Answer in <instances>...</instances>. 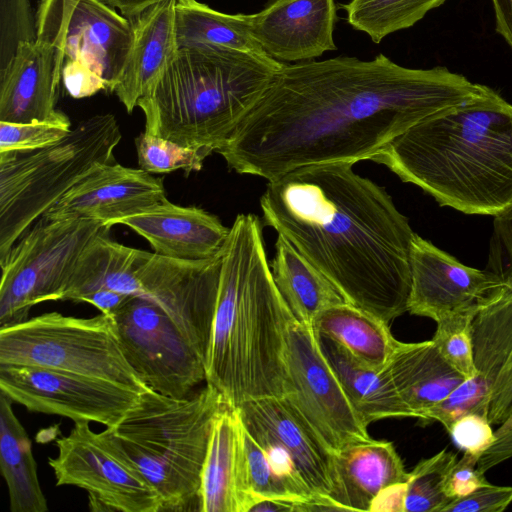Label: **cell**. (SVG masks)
<instances>
[{"label": "cell", "instance_id": "cell-1", "mask_svg": "<svg viewBox=\"0 0 512 512\" xmlns=\"http://www.w3.org/2000/svg\"><path fill=\"white\" fill-rule=\"evenodd\" d=\"M485 88L445 67L407 68L382 53L284 63L217 153L237 173L268 181L303 166L355 164Z\"/></svg>", "mask_w": 512, "mask_h": 512}, {"label": "cell", "instance_id": "cell-2", "mask_svg": "<svg viewBox=\"0 0 512 512\" xmlns=\"http://www.w3.org/2000/svg\"><path fill=\"white\" fill-rule=\"evenodd\" d=\"M353 165L303 166L268 181L260 198L263 221L347 303L390 325L408 312L415 232L385 188Z\"/></svg>", "mask_w": 512, "mask_h": 512}, {"label": "cell", "instance_id": "cell-3", "mask_svg": "<svg viewBox=\"0 0 512 512\" xmlns=\"http://www.w3.org/2000/svg\"><path fill=\"white\" fill-rule=\"evenodd\" d=\"M372 161L440 206L498 217L512 210V104L485 90L389 142Z\"/></svg>", "mask_w": 512, "mask_h": 512}, {"label": "cell", "instance_id": "cell-4", "mask_svg": "<svg viewBox=\"0 0 512 512\" xmlns=\"http://www.w3.org/2000/svg\"><path fill=\"white\" fill-rule=\"evenodd\" d=\"M263 226L255 214L236 216L222 254L206 384L231 407L287 391L286 346L294 317L271 273Z\"/></svg>", "mask_w": 512, "mask_h": 512}, {"label": "cell", "instance_id": "cell-5", "mask_svg": "<svg viewBox=\"0 0 512 512\" xmlns=\"http://www.w3.org/2000/svg\"><path fill=\"white\" fill-rule=\"evenodd\" d=\"M265 51L178 47L137 106L148 133L217 152L283 67Z\"/></svg>", "mask_w": 512, "mask_h": 512}, {"label": "cell", "instance_id": "cell-6", "mask_svg": "<svg viewBox=\"0 0 512 512\" xmlns=\"http://www.w3.org/2000/svg\"><path fill=\"white\" fill-rule=\"evenodd\" d=\"M221 263L222 255L191 261L131 248L112 240L109 230L82 253L63 300L79 302L98 289L144 298L162 308L206 360Z\"/></svg>", "mask_w": 512, "mask_h": 512}, {"label": "cell", "instance_id": "cell-7", "mask_svg": "<svg viewBox=\"0 0 512 512\" xmlns=\"http://www.w3.org/2000/svg\"><path fill=\"white\" fill-rule=\"evenodd\" d=\"M211 385L185 398L153 389L116 426L112 436L161 497L163 510H184L198 498L214 420L226 405Z\"/></svg>", "mask_w": 512, "mask_h": 512}, {"label": "cell", "instance_id": "cell-8", "mask_svg": "<svg viewBox=\"0 0 512 512\" xmlns=\"http://www.w3.org/2000/svg\"><path fill=\"white\" fill-rule=\"evenodd\" d=\"M121 138L115 116L97 114L53 144L0 153V260L95 166L116 162Z\"/></svg>", "mask_w": 512, "mask_h": 512}, {"label": "cell", "instance_id": "cell-9", "mask_svg": "<svg viewBox=\"0 0 512 512\" xmlns=\"http://www.w3.org/2000/svg\"><path fill=\"white\" fill-rule=\"evenodd\" d=\"M38 366L109 381L144 392L150 387L127 361L113 316L48 312L0 327V366Z\"/></svg>", "mask_w": 512, "mask_h": 512}, {"label": "cell", "instance_id": "cell-10", "mask_svg": "<svg viewBox=\"0 0 512 512\" xmlns=\"http://www.w3.org/2000/svg\"><path fill=\"white\" fill-rule=\"evenodd\" d=\"M103 223L40 217L0 260V327L28 319L42 302L63 300L79 258Z\"/></svg>", "mask_w": 512, "mask_h": 512}, {"label": "cell", "instance_id": "cell-11", "mask_svg": "<svg viewBox=\"0 0 512 512\" xmlns=\"http://www.w3.org/2000/svg\"><path fill=\"white\" fill-rule=\"evenodd\" d=\"M58 454L49 458L56 485H72L89 495L94 511L159 512L160 495L129 459L109 428L94 432L89 421H76L56 439Z\"/></svg>", "mask_w": 512, "mask_h": 512}, {"label": "cell", "instance_id": "cell-12", "mask_svg": "<svg viewBox=\"0 0 512 512\" xmlns=\"http://www.w3.org/2000/svg\"><path fill=\"white\" fill-rule=\"evenodd\" d=\"M247 431L263 447L293 496L317 499L331 510L335 486L333 453L286 396L253 399L237 407Z\"/></svg>", "mask_w": 512, "mask_h": 512}, {"label": "cell", "instance_id": "cell-13", "mask_svg": "<svg viewBox=\"0 0 512 512\" xmlns=\"http://www.w3.org/2000/svg\"><path fill=\"white\" fill-rule=\"evenodd\" d=\"M113 318L127 361L148 387L185 398L206 381L205 359L162 308L131 296Z\"/></svg>", "mask_w": 512, "mask_h": 512}, {"label": "cell", "instance_id": "cell-14", "mask_svg": "<svg viewBox=\"0 0 512 512\" xmlns=\"http://www.w3.org/2000/svg\"><path fill=\"white\" fill-rule=\"evenodd\" d=\"M36 38L56 48V67L82 64L113 92L130 54L134 29L127 17L103 0H79L64 10L58 0H41L35 16Z\"/></svg>", "mask_w": 512, "mask_h": 512}, {"label": "cell", "instance_id": "cell-15", "mask_svg": "<svg viewBox=\"0 0 512 512\" xmlns=\"http://www.w3.org/2000/svg\"><path fill=\"white\" fill-rule=\"evenodd\" d=\"M286 397L335 453L371 439L320 348L312 326L292 318L287 332Z\"/></svg>", "mask_w": 512, "mask_h": 512}, {"label": "cell", "instance_id": "cell-16", "mask_svg": "<svg viewBox=\"0 0 512 512\" xmlns=\"http://www.w3.org/2000/svg\"><path fill=\"white\" fill-rule=\"evenodd\" d=\"M0 391L37 413L116 427L141 393L109 381L38 366H0Z\"/></svg>", "mask_w": 512, "mask_h": 512}, {"label": "cell", "instance_id": "cell-17", "mask_svg": "<svg viewBox=\"0 0 512 512\" xmlns=\"http://www.w3.org/2000/svg\"><path fill=\"white\" fill-rule=\"evenodd\" d=\"M509 286L491 269L466 266L418 234L411 245L408 312L433 319L475 316Z\"/></svg>", "mask_w": 512, "mask_h": 512}, {"label": "cell", "instance_id": "cell-18", "mask_svg": "<svg viewBox=\"0 0 512 512\" xmlns=\"http://www.w3.org/2000/svg\"><path fill=\"white\" fill-rule=\"evenodd\" d=\"M476 376L462 384L465 394L488 405L495 436L512 428V287L481 309L472 320Z\"/></svg>", "mask_w": 512, "mask_h": 512}, {"label": "cell", "instance_id": "cell-19", "mask_svg": "<svg viewBox=\"0 0 512 512\" xmlns=\"http://www.w3.org/2000/svg\"><path fill=\"white\" fill-rule=\"evenodd\" d=\"M166 198L162 179L116 162L95 166L43 216L87 219L107 227Z\"/></svg>", "mask_w": 512, "mask_h": 512}, {"label": "cell", "instance_id": "cell-20", "mask_svg": "<svg viewBox=\"0 0 512 512\" xmlns=\"http://www.w3.org/2000/svg\"><path fill=\"white\" fill-rule=\"evenodd\" d=\"M337 21L334 0H268L250 14V30L258 45L280 62H305L335 51Z\"/></svg>", "mask_w": 512, "mask_h": 512}, {"label": "cell", "instance_id": "cell-21", "mask_svg": "<svg viewBox=\"0 0 512 512\" xmlns=\"http://www.w3.org/2000/svg\"><path fill=\"white\" fill-rule=\"evenodd\" d=\"M145 238L154 252L170 258L201 261L222 255L230 234L214 214L197 206L163 201L117 221Z\"/></svg>", "mask_w": 512, "mask_h": 512}, {"label": "cell", "instance_id": "cell-22", "mask_svg": "<svg viewBox=\"0 0 512 512\" xmlns=\"http://www.w3.org/2000/svg\"><path fill=\"white\" fill-rule=\"evenodd\" d=\"M60 81L55 46L38 38L21 42L8 66L0 72V121L69 119L56 109Z\"/></svg>", "mask_w": 512, "mask_h": 512}, {"label": "cell", "instance_id": "cell-23", "mask_svg": "<svg viewBox=\"0 0 512 512\" xmlns=\"http://www.w3.org/2000/svg\"><path fill=\"white\" fill-rule=\"evenodd\" d=\"M197 501L202 512H249L251 507L243 423L238 409L228 404L214 420Z\"/></svg>", "mask_w": 512, "mask_h": 512}, {"label": "cell", "instance_id": "cell-24", "mask_svg": "<svg viewBox=\"0 0 512 512\" xmlns=\"http://www.w3.org/2000/svg\"><path fill=\"white\" fill-rule=\"evenodd\" d=\"M335 486L331 502L344 511H371L388 488L405 483L409 473L392 442L369 439L333 453Z\"/></svg>", "mask_w": 512, "mask_h": 512}, {"label": "cell", "instance_id": "cell-25", "mask_svg": "<svg viewBox=\"0 0 512 512\" xmlns=\"http://www.w3.org/2000/svg\"><path fill=\"white\" fill-rule=\"evenodd\" d=\"M175 2L161 1L135 17L132 48L113 91L128 113L137 106L138 100L158 79L178 49L174 29Z\"/></svg>", "mask_w": 512, "mask_h": 512}, {"label": "cell", "instance_id": "cell-26", "mask_svg": "<svg viewBox=\"0 0 512 512\" xmlns=\"http://www.w3.org/2000/svg\"><path fill=\"white\" fill-rule=\"evenodd\" d=\"M385 368L412 418L421 420L466 380L444 360L432 340L398 341Z\"/></svg>", "mask_w": 512, "mask_h": 512}, {"label": "cell", "instance_id": "cell-27", "mask_svg": "<svg viewBox=\"0 0 512 512\" xmlns=\"http://www.w3.org/2000/svg\"><path fill=\"white\" fill-rule=\"evenodd\" d=\"M316 335L322 353L367 427L383 419L412 418L385 367L378 369L367 366L334 340Z\"/></svg>", "mask_w": 512, "mask_h": 512}, {"label": "cell", "instance_id": "cell-28", "mask_svg": "<svg viewBox=\"0 0 512 512\" xmlns=\"http://www.w3.org/2000/svg\"><path fill=\"white\" fill-rule=\"evenodd\" d=\"M270 268L293 315L306 325L312 326L327 308L346 302L331 281L281 235Z\"/></svg>", "mask_w": 512, "mask_h": 512}, {"label": "cell", "instance_id": "cell-29", "mask_svg": "<svg viewBox=\"0 0 512 512\" xmlns=\"http://www.w3.org/2000/svg\"><path fill=\"white\" fill-rule=\"evenodd\" d=\"M13 401L0 393V468L6 482L12 512H46L32 443L16 417Z\"/></svg>", "mask_w": 512, "mask_h": 512}, {"label": "cell", "instance_id": "cell-30", "mask_svg": "<svg viewBox=\"0 0 512 512\" xmlns=\"http://www.w3.org/2000/svg\"><path fill=\"white\" fill-rule=\"evenodd\" d=\"M312 328L337 342L356 360L378 369L386 366L398 342L389 324L347 302L324 310Z\"/></svg>", "mask_w": 512, "mask_h": 512}, {"label": "cell", "instance_id": "cell-31", "mask_svg": "<svg viewBox=\"0 0 512 512\" xmlns=\"http://www.w3.org/2000/svg\"><path fill=\"white\" fill-rule=\"evenodd\" d=\"M174 29L178 47L214 44L246 51H264L250 30V14H227L197 0H176Z\"/></svg>", "mask_w": 512, "mask_h": 512}, {"label": "cell", "instance_id": "cell-32", "mask_svg": "<svg viewBox=\"0 0 512 512\" xmlns=\"http://www.w3.org/2000/svg\"><path fill=\"white\" fill-rule=\"evenodd\" d=\"M446 0H350L341 7L348 24L378 44L386 36L407 29Z\"/></svg>", "mask_w": 512, "mask_h": 512}, {"label": "cell", "instance_id": "cell-33", "mask_svg": "<svg viewBox=\"0 0 512 512\" xmlns=\"http://www.w3.org/2000/svg\"><path fill=\"white\" fill-rule=\"evenodd\" d=\"M457 460L455 453L443 449L420 461L405 484L404 512H441L450 502L445 483Z\"/></svg>", "mask_w": 512, "mask_h": 512}, {"label": "cell", "instance_id": "cell-34", "mask_svg": "<svg viewBox=\"0 0 512 512\" xmlns=\"http://www.w3.org/2000/svg\"><path fill=\"white\" fill-rule=\"evenodd\" d=\"M139 168L150 174L183 170L187 175L198 172L208 150L184 146L172 140L143 131L135 139Z\"/></svg>", "mask_w": 512, "mask_h": 512}, {"label": "cell", "instance_id": "cell-35", "mask_svg": "<svg viewBox=\"0 0 512 512\" xmlns=\"http://www.w3.org/2000/svg\"><path fill=\"white\" fill-rule=\"evenodd\" d=\"M473 316L460 315L437 322L431 339L444 360L466 379L476 376L472 341Z\"/></svg>", "mask_w": 512, "mask_h": 512}, {"label": "cell", "instance_id": "cell-36", "mask_svg": "<svg viewBox=\"0 0 512 512\" xmlns=\"http://www.w3.org/2000/svg\"><path fill=\"white\" fill-rule=\"evenodd\" d=\"M243 437L247 478L252 495L251 507L257 499L272 498L298 503L299 511H301L302 503L293 496L286 484L278 477L265 450L247 431L244 424Z\"/></svg>", "mask_w": 512, "mask_h": 512}, {"label": "cell", "instance_id": "cell-37", "mask_svg": "<svg viewBox=\"0 0 512 512\" xmlns=\"http://www.w3.org/2000/svg\"><path fill=\"white\" fill-rule=\"evenodd\" d=\"M70 130L69 119L29 123L0 121V153L35 150L59 141Z\"/></svg>", "mask_w": 512, "mask_h": 512}, {"label": "cell", "instance_id": "cell-38", "mask_svg": "<svg viewBox=\"0 0 512 512\" xmlns=\"http://www.w3.org/2000/svg\"><path fill=\"white\" fill-rule=\"evenodd\" d=\"M35 39V19L29 0H0V72L8 66L21 42Z\"/></svg>", "mask_w": 512, "mask_h": 512}, {"label": "cell", "instance_id": "cell-39", "mask_svg": "<svg viewBox=\"0 0 512 512\" xmlns=\"http://www.w3.org/2000/svg\"><path fill=\"white\" fill-rule=\"evenodd\" d=\"M447 431L464 452L477 458H480L496 439L487 417L478 413H467L457 418Z\"/></svg>", "mask_w": 512, "mask_h": 512}, {"label": "cell", "instance_id": "cell-40", "mask_svg": "<svg viewBox=\"0 0 512 512\" xmlns=\"http://www.w3.org/2000/svg\"><path fill=\"white\" fill-rule=\"evenodd\" d=\"M512 503V486L488 483L469 495L454 499L441 512H502Z\"/></svg>", "mask_w": 512, "mask_h": 512}, {"label": "cell", "instance_id": "cell-41", "mask_svg": "<svg viewBox=\"0 0 512 512\" xmlns=\"http://www.w3.org/2000/svg\"><path fill=\"white\" fill-rule=\"evenodd\" d=\"M490 267L512 287V210L494 218Z\"/></svg>", "mask_w": 512, "mask_h": 512}, {"label": "cell", "instance_id": "cell-42", "mask_svg": "<svg viewBox=\"0 0 512 512\" xmlns=\"http://www.w3.org/2000/svg\"><path fill=\"white\" fill-rule=\"evenodd\" d=\"M479 458L464 452L448 473L445 492L450 501L465 497L489 482L476 466Z\"/></svg>", "mask_w": 512, "mask_h": 512}, {"label": "cell", "instance_id": "cell-43", "mask_svg": "<svg viewBox=\"0 0 512 512\" xmlns=\"http://www.w3.org/2000/svg\"><path fill=\"white\" fill-rule=\"evenodd\" d=\"M61 80L68 94L75 99L90 97L101 90H107V85L100 76L73 61H64Z\"/></svg>", "mask_w": 512, "mask_h": 512}, {"label": "cell", "instance_id": "cell-44", "mask_svg": "<svg viewBox=\"0 0 512 512\" xmlns=\"http://www.w3.org/2000/svg\"><path fill=\"white\" fill-rule=\"evenodd\" d=\"M512 457V428L496 437L493 444L481 455L477 470L484 474L489 469Z\"/></svg>", "mask_w": 512, "mask_h": 512}, {"label": "cell", "instance_id": "cell-45", "mask_svg": "<svg viewBox=\"0 0 512 512\" xmlns=\"http://www.w3.org/2000/svg\"><path fill=\"white\" fill-rule=\"evenodd\" d=\"M130 297V295L111 289H98L83 295L79 302L92 304L102 313L113 316Z\"/></svg>", "mask_w": 512, "mask_h": 512}, {"label": "cell", "instance_id": "cell-46", "mask_svg": "<svg viewBox=\"0 0 512 512\" xmlns=\"http://www.w3.org/2000/svg\"><path fill=\"white\" fill-rule=\"evenodd\" d=\"M495 13L496 31L512 49V0H491Z\"/></svg>", "mask_w": 512, "mask_h": 512}, {"label": "cell", "instance_id": "cell-47", "mask_svg": "<svg viewBox=\"0 0 512 512\" xmlns=\"http://www.w3.org/2000/svg\"><path fill=\"white\" fill-rule=\"evenodd\" d=\"M113 8H118L127 18H135L147 8L164 0H103Z\"/></svg>", "mask_w": 512, "mask_h": 512}, {"label": "cell", "instance_id": "cell-48", "mask_svg": "<svg viewBox=\"0 0 512 512\" xmlns=\"http://www.w3.org/2000/svg\"><path fill=\"white\" fill-rule=\"evenodd\" d=\"M61 7L64 10H69L71 7H73L79 0H58Z\"/></svg>", "mask_w": 512, "mask_h": 512}]
</instances>
